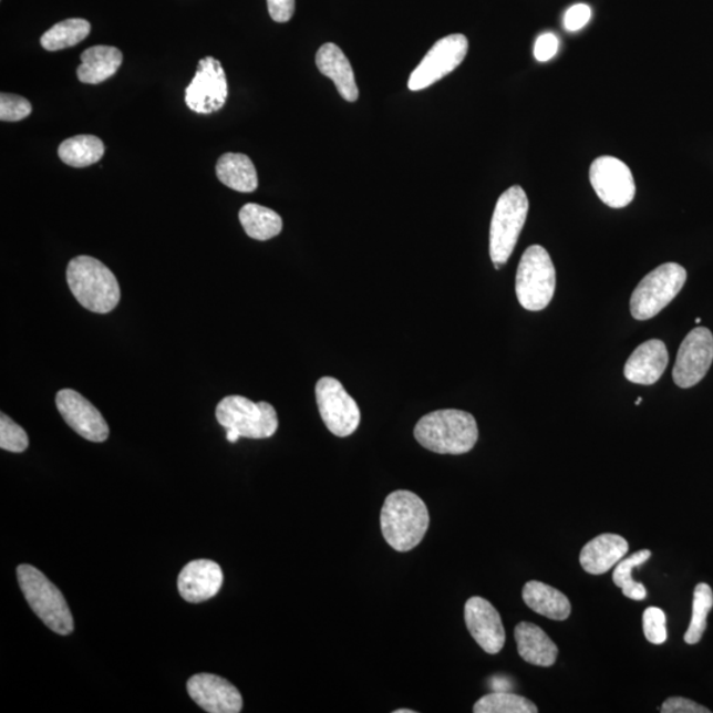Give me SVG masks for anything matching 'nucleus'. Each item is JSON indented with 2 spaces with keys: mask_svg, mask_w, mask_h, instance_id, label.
<instances>
[{
  "mask_svg": "<svg viewBox=\"0 0 713 713\" xmlns=\"http://www.w3.org/2000/svg\"><path fill=\"white\" fill-rule=\"evenodd\" d=\"M422 447L441 455L468 454L478 441L475 416L462 410H437L424 415L414 430Z\"/></svg>",
  "mask_w": 713,
  "mask_h": 713,
  "instance_id": "f257e3e1",
  "label": "nucleus"
},
{
  "mask_svg": "<svg viewBox=\"0 0 713 713\" xmlns=\"http://www.w3.org/2000/svg\"><path fill=\"white\" fill-rule=\"evenodd\" d=\"M430 513L424 500L409 490H396L389 495L381 512L383 538L394 550H414L426 537Z\"/></svg>",
  "mask_w": 713,
  "mask_h": 713,
  "instance_id": "f03ea898",
  "label": "nucleus"
},
{
  "mask_svg": "<svg viewBox=\"0 0 713 713\" xmlns=\"http://www.w3.org/2000/svg\"><path fill=\"white\" fill-rule=\"evenodd\" d=\"M68 286L75 300L94 313H108L118 306L121 288L112 270L93 257L80 256L66 269Z\"/></svg>",
  "mask_w": 713,
  "mask_h": 713,
  "instance_id": "7ed1b4c3",
  "label": "nucleus"
},
{
  "mask_svg": "<svg viewBox=\"0 0 713 713\" xmlns=\"http://www.w3.org/2000/svg\"><path fill=\"white\" fill-rule=\"evenodd\" d=\"M18 580L27 602L48 628L61 636L73 632L71 609L60 589L43 572L30 565H22L18 567Z\"/></svg>",
  "mask_w": 713,
  "mask_h": 713,
  "instance_id": "20e7f679",
  "label": "nucleus"
},
{
  "mask_svg": "<svg viewBox=\"0 0 713 713\" xmlns=\"http://www.w3.org/2000/svg\"><path fill=\"white\" fill-rule=\"evenodd\" d=\"M527 215L529 198L519 185H513L499 196L490 224L489 252L493 264L503 266L509 260Z\"/></svg>",
  "mask_w": 713,
  "mask_h": 713,
  "instance_id": "39448f33",
  "label": "nucleus"
},
{
  "mask_svg": "<svg viewBox=\"0 0 713 713\" xmlns=\"http://www.w3.org/2000/svg\"><path fill=\"white\" fill-rule=\"evenodd\" d=\"M557 287V272L550 254L539 245L524 252L517 270L516 292L519 304L538 312L551 303Z\"/></svg>",
  "mask_w": 713,
  "mask_h": 713,
  "instance_id": "423d86ee",
  "label": "nucleus"
},
{
  "mask_svg": "<svg viewBox=\"0 0 713 713\" xmlns=\"http://www.w3.org/2000/svg\"><path fill=\"white\" fill-rule=\"evenodd\" d=\"M688 280V271L678 264H664L648 273L630 298V312L637 320H649L657 317L678 293Z\"/></svg>",
  "mask_w": 713,
  "mask_h": 713,
  "instance_id": "0eeeda50",
  "label": "nucleus"
},
{
  "mask_svg": "<svg viewBox=\"0 0 713 713\" xmlns=\"http://www.w3.org/2000/svg\"><path fill=\"white\" fill-rule=\"evenodd\" d=\"M216 417L224 428L237 432L239 437H271L279 427L278 414L272 404L252 402L241 395L225 396L218 403Z\"/></svg>",
  "mask_w": 713,
  "mask_h": 713,
  "instance_id": "6e6552de",
  "label": "nucleus"
},
{
  "mask_svg": "<svg viewBox=\"0 0 713 713\" xmlns=\"http://www.w3.org/2000/svg\"><path fill=\"white\" fill-rule=\"evenodd\" d=\"M317 402L322 422L334 436L354 434L361 422L359 404L339 380L322 376L317 383Z\"/></svg>",
  "mask_w": 713,
  "mask_h": 713,
  "instance_id": "1a4fd4ad",
  "label": "nucleus"
},
{
  "mask_svg": "<svg viewBox=\"0 0 713 713\" xmlns=\"http://www.w3.org/2000/svg\"><path fill=\"white\" fill-rule=\"evenodd\" d=\"M468 39L462 33L445 37L431 48L421 64L415 68L409 79V89L411 92H420L431 85L436 84L454 72L458 65H462L466 53H468Z\"/></svg>",
  "mask_w": 713,
  "mask_h": 713,
  "instance_id": "9d476101",
  "label": "nucleus"
},
{
  "mask_svg": "<svg viewBox=\"0 0 713 713\" xmlns=\"http://www.w3.org/2000/svg\"><path fill=\"white\" fill-rule=\"evenodd\" d=\"M589 182L602 203L613 209L628 207L634 200L632 170L614 156H600L589 168Z\"/></svg>",
  "mask_w": 713,
  "mask_h": 713,
  "instance_id": "9b49d317",
  "label": "nucleus"
},
{
  "mask_svg": "<svg viewBox=\"0 0 713 713\" xmlns=\"http://www.w3.org/2000/svg\"><path fill=\"white\" fill-rule=\"evenodd\" d=\"M228 97V79L223 64L215 58L202 59L194 80L185 89V104L197 114H211L219 112Z\"/></svg>",
  "mask_w": 713,
  "mask_h": 713,
  "instance_id": "f8f14e48",
  "label": "nucleus"
},
{
  "mask_svg": "<svg viewBox=\"0 0 713 713\" xmlns=\"http://www.w3.org/2000/svg\"><path fill=\"white\" fill-rule=\"evenodd\" d=\"M713 361V334L710 329L698 327L682 342L673 370L675 385L690 389L698 385Z\"/></svg>",
  "mask_w": 713,
  "mask_h": 713,
  "instance_id": "ddd939ff",
  "label": "nucleus"
},
{
  "mask_svg": "<svg viewBox=\"0 0 713 713\" xmlns=\"http://www.w3.org/2000/svg\"><path fill=\"white\" fill-rule=\"evenodd\" d=\"M56 406L68 426L86 441L104 443L108 437V426L104 416L74 390H60L56 395Z\"/></svg>",
  "mask_w": 713,
  "mask_h": 713,
  "instance_id": "4468645a",
  "label": "nucleus"
},
{
  "mask_svg": "<svg viewBox=\"0 0 713 713\" xmlns=\"http://www.w3.org/2000/svg\"><path fill=\"white\" fill-rule=\"evenodd\" d=\"M464 619L473 640L485 653L495 655L505 647L506 633L498 610L483 598H471L464 608Z\"/></svg>",
  "mask_w": 713,
  "mask_h": 713,
  "instance_id": "2eb2a0df",
  "label": "nucleus"
},
{
  "mask_svg": "<svg viewBox=\"0 0 713 713\" xmlns=\"http://www.w3.org/2000/svg\"><path fill=\"white\" fill-rule=\"evenodd\" d=\"M188 694L192 701L209 713H239L242 696L235 685L214 674H197L189 679Z\"/></svg>",
  "mask_w": 713,
  "mask_h": 713,
  "instance_id": "dca6fc26",
  "label": "nucleus"
},
{
  "mask_svg": "<svg viewBox=\"0 0 713 713\" xmlns=\"http://www.w3.org/2000/svg\"><path fill=\"white\" fill-rule=\"evenodd\" d=\"M224 574L216 561L198 559L190 561L178 575L177 588L185 601H207L218 593L223 587Z\"/></svg>",
  "mask_w": 713,
  "mask_h": 713,
  "instance_id": "f3484780",
  "label": "nucleus"
},
{
  "mask_svg": "<svg viewBox=\"0 0 713 713\" xmlns=\"http://www.w3.org/2000/svg\"><path fill=\"white\" fill-rule=\"evenodd\" d=\"M669 365V352L661 340H649L636 349L626 363L623 374L637 385H654Z\"/></svg>",
  "mask_w": 713,
  "mask_h": 713,
  "instance_id": "a211bd4d",
  "label": "nucleus"
},
{
  "mask_svg": "<svg viewBox=\"0 0 713 713\" xmlns=\"http://www.w3.org/2000/svg\"><path fill=\"white\" fill-rule=\"evenodd\" d=\"M629 551L626 538L617 534H601L582 547L580 565L591 575L607 574Z\"/></svg>",
  "mask_w": 713,
  "mask_h": 713,
  "instance_id": "6ab92c4d",
  "label": "nucleus"
},
{
  "mask_svg": "<svg viewBox=\"0 0 713 713\" xmlns=\"http://www.w3.org/2000/svg\"><path fill=\"white\" fill-rule=\"evenodd\" d=\"M317 65L321 74L334 82L342 99L348 102L359 100L360 92L353 68L338 45L333 43L321 45L317 53Z\"/></svg>",
  "mask_w": 713,
  "mask_h": 713,
  "instance_id": "aec40b11",
  "label": "nucleus"
},
{
  "mask_svg": "<svg viewBox=\"0 0 713 713\" xmlns=\"http://www.w3.org/2000/svg\"><path fill=\"white\" fill-rule=\"evenodd\" d=\"M520 658L539 668H551L559 655L557 644L544 629L531 622H520L514 630Z\"/></svg>",
  "mask_w": 713,
  "mask_h": 713,
  "instance_id": "412c9836",
  "label": "nucleus"
},
{
  "mask_svg": "<svg viewBox=\"0 0 713 713\" xmlns=\"http://www.w3.org/2000/svg\"><path fill=\"white\" fill-rule=\"evenodd\" d=\"M523 598L525 604L535 613L547 617L555 621H565L571 614V602L559 589L545 585V582L533 580L527 581Z\"/></svg>",
  "mask_w": 713,
  "mask_h": 713,
  "instance_id": "4be33fe9",
  "label": "nucleus"
},
{
  "mask_svg": "<svg viewBox=\"0 0 713 713\" xmlns=\"http://www.w3.org/2000/svg\"><path fill=\"white\" fill-rule=\"evenodd\" d=\"M123 54L115 46L95 45L81 54L78 78L84 84L97 85L118 72Z\"/></svg>",
  "mask_w": 713,
  "mask_h": 713,
  "instance_id": "5701e85b",
  "label": "nucleus"
},
{
  "mask_svg": "<svg viewBox=\"0 0 713 713\" xmlns=\"http://www.w3.org/2000/svg\"><path fill=\"white\" fill-rule=\"evenodd\" d=\"M216 174L226 187L241 194H251L258 188L257 169L248 155L224 154L217 162Z\"/></svg>",
  "mask_w": 713,
  "mask_h": 713,
  "instance_id": "b1692460",
  "label": "nucleus"
},
{
  "mask_svg": "<svg viewBox=\"0 0 713 713\" xmlns=\"http://www.w3.org/2000/svg\"><path fill=\"white\" fill-rule=\"evenodd\" d=\"M239 223L250 238L257 241H269L283 230V219L276 210L258 204H246L239 210Z\"/></svg>",
  "mask_w": 713,
  "mask_h": 713,
  "instance_id": "393cba45",
  "label": "nucleus"
},
{
  "mask_svg": "<svg viewBox=\"0 0 713 713\" xmlns=\"http://www.w3.org/2000/svg\"><path fill=\"white\" fill-rule=\"evenodd\" d=\"M105 154V144L94 135H78L60 144L59 156L66 166L85 168L99 163Z\"/></svg>",
  "mask_w": 713,
  "mask_h": 713,
  "instance_id": "a878e982",
  "label": "nucleus"
},
{
  "mask_svg": "<svg viewBox=\"0 0 713 713\" xmlns=\"http://www.w3.org/2000/svg\"><path fill=\"white\" fill-rule=\"evenodd\" d=\"M92 31L91 23L85 19H66L64 22L54 24L40 39L41 46L45 51L56 52L72 48L84 41Z\"/></svg>",
  "mask_w": 713,
  "mask_h": 713,
  "instance_id": "bb28decb",
  "label": "nucleus"
},
{
  "mask_svg": "<svg viewBox=\"0 0 713 713\" xmlns=\"http://www.w3.org/2000/svg\"><path fill=\"white\" fill-rule=\"evenodd\" d=\"M651 557L650 550H641L632 555V557L620 560L617 564L613 572L614 585L622 589V593L627 596L628 599L634 601H642L647 599L648 591L641 582H637L632 578V572L636 567H639Z\"/></svg>",
  "mask_w": 713,
  "mask_h": 713,
  "instance_id": "cd10ccee",
  "label": "nucleus"
},
{
  "mask_svg": "<svg viewBox=\"0 0 713 713\" xmlns=\"http://www.w3.org/2000/svg\"><path fill=\"white\" fill-rule=\"evenodd\" d=\"M539 710L529 699L507 691L492 692L475 704V713H537Z\"/></svg>",
  "mask_w": 713,
  "mask_h": 713,
  "instance_id": "c85d7f7f",
  "label": "nucleus"
},
{
  "mask_svg": "<svg viewBox=\"0 0 713 713\" xmlns=\"http://www.w3.org/2000/svg\"><path fill=\"white\" fill-rule=\"evenodd\" d=\"M713 608L712 588L705 582L695 587L694 602H692V617L688 632L684 634V641L689 644L701 642L702 637L707 629V619Z\"/></svg>",
  "mask_w": 713,
  "mask_h": 713,
  "instance_id": "c756f323",
  "label": "nucleus"
},
{
  "mask_svg": "<svg viewBox=\"0 0 713 713\" xmlns=\"http://www.w3.org/2000/svg\"><path fill=\"white\" fill-rule=\"evenodd\" d=\"M30 441L27 432L4 413L0 415V448L13 454H22L29 448Z\"/></svg>",
  "mask_w": 713,
  "mask_h": 713,
  "instance_id": "7c9ffc66",
  "label": "nucleus"
},
{
  "mask_svg": "<svg viewBox=\"0 0 713 713\" xmlns=\"http://www.w3.org/2000/svg\"><path fill=\"white\" fill-rule=\"evenodd\" d=\"M643 634L653 644L668 641L666 614L661 608L650 607L642 616Z\"/></svg>",
  "mask_w": 713,
  "mask_h": 713,
  "instance_id": "2f4dec72",
  "label": "nucleus"
},
{
  "mask_svg": "<svg viewBox=\"0 0 713 713\" xmlns=\"http://www.w3.org/2000/svg\"><path fill=\"white\" fill-rule=\"evenodd\" d=\"M32 113L31 102L17 94H0V121L19 122Z\"/></svg>",
  "mask_w": 713,
  "mask_h": 713,
  "instance_id": "473e14b6",
  "label": "nucleus"
},
{
  "mask_svg": "<svg viewBox=\"0 0 713 713\" xmlns=\"http://www.w3.org/2000/svg\"><path fill=\"white\" fill-rule=\"evenodd\" d=\"M592 19V9L588 4L578 3L568 9L565 16V29L568 32H578Z\"/></svg>",
  "mask_w": 713,
  "mask_h": 713,
  "instance_id": "72a5a7b5",
  "label": "nucleus"
},
{
  "mask_svg": "<svg viewBox=\"0 0 713 713\" xmlns=\"http://www.w3.org/2000/svg\"><path fill=\"white\" fill-rule=\"evenodd\" d=\"M559 51V39L551 32L540 35L534 45V56L539 63L550 61Z\"/></svg>",
  "mask_w": 713,
  "mask_h": 713,
  "instance_id": "f704fd0d",
  "label": "nucleus"
},
{
  "mask_svg": "<svg viewBox=\"0 0 713 713\" xmlns=\"http://www.w3.org/2000/svg\"><path fill=\"white\" fill-rule=\"evenodd\" d=\"M662 713H711V710L705 709L704 705L698 704L685 698H669L662 704Z\"/></svg>",
  "mask_w": 713,
  "mask_h": 713,
  "instance_id": "c9c22d12",
  "label": "nucleus"
},
{
  "mask_svg": "<svg viewBox=\"0 0 713 713\" xmlns=\"http://www.w3.org/2000/svg\"><path fill=\"white\" fill-rule=\"evenodd\" d=\"M267 9L273 22L287 23L294 13V0H267Z\"/></svg>",
  "mask_w": 713,
  "mask_h": 713,
  "instance_id": "e433bc0d",
  "label": "nucleus"
},
{
  "mask_svg": "<svg viewBox=\"0 0 713 713\" xmlns=\"http://www.w3.org/2000/svg\"><path fill=\"white\" fill-rule=\"evenodd\" d=\"M394 713H415V711H411V710H396V711H394Z\"/></svg>",
  "mask_w": 713,
  "mask_h": 713,
  "instance_id": "4c0bfd02",
  "label": "nucleus"
},
{
  "mask_svg": "<svg viewBox=\"0 0 713 713\" xmlns=\"http://www.w3.org/2000/svg\"><path fill=\"white\" fill-rule=\"evenodd\" d=\"M641 403H642V397L641 396L637 397L636 406H639V404Z\"/></svg>",
  "mask_w": 713,
  "mask_h": 713,
  "instance_id": "58836bf2",
  "label": "nucleus"
},
{
  "mask_svg": "<svg viewBox=\"0 0 713 713\" xmlns=\"http://www.w3.org/2000/svg\"><path fill=\"white\" fill-rule=\"evenodd\" d=\"M695 322H696V324H701L702 319H701V318H698V319L695 320Z\"/></svg>",
  "mask_w": 713,
  "mask_h": 713,
  "instance_id": "ea45409f",
  "label": "nucleus"
}]
</instances>
